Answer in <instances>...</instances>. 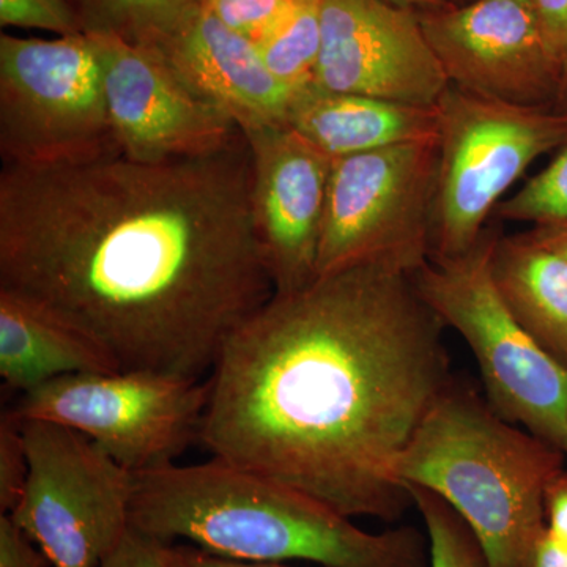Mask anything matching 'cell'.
<instances>
[{
	"label": "cell",
	"instance_id": "4316f807",
	"mask_svg": "<svg viewBox=\"0 0 567 567\" xmlns=\"http://www.w3.org/2000/svg\"><path fill=\"white\" fill-rule=\"evenodd\" d=\"M159 555H162L164 567H293L287 563L244 561V559L219 557L185 543H162Z\"/></svg>",
	"mask_w": 567,
	"mask_h": 567
},
{
	"label": "cell",
	"instance_id": "484cf974",
	"mask_svg": "<svg viewBox=\"0 0 567 567\" xmlns=\"http://www.w3.org/2000/svg\"><path fill=\"white\" fill-rule=\"evenodd\" d=\"M0 567H52L43 550L9 514L0 516Z\"/></svg>",
	"mask_w": 567,
	"mask_h": 567
},
{
	"label": "cell",
	"instance_id": "4fadbf2b",
	"mask_svg": "<svg viewBox=\"0 0 567 567\" xmlns=\"http://www.w3.org/2000/svg\"><path fill=\"white\" fill-rule=\"evenodd\" d=\"M93 39L112 130L126 158L162 163L210 155L240 136L237 123L197 96L156 52L110 37Z\"/></svg>",
	"mask_w": 567,
	"mask_h": 567
},
{
	"label": "cell",
	"instance_id": "e575fe53",
	"mask_svg": "<svg viewBox=\"0 0 567 567\" xmlns=\"http://www.w3.org/2000/svg\"><path fill=\"white\" fill-rule=\"evenodd\" d=\"M472 2H473V0H472Z\"/></svg>",
	"mask_w": 567,
	"mask_h": 567
},
{
	"label": "cell",
	"instance_id": "7402d4cb",
	"mask_svg": "<svg viewBox=\"0 0 567 567\" xmlns=\"http://www.w3.org/2000/svg\"><path fill=\"white\" fill-rule=\"evenodd\" d=\"M496 221L529 223L539 229H567V141L539 174L495 208Z\"/></svg>",
	"mask_w": 567,
	"mask_h": 567
},
{
	"label": "cell",
	"instance_id": "83f0119b",
	"mask_svg": "<svg viewBox=\"0 0 567 567\" xmlns=\"http://www.w3.org/2000/svg\"><path fill=\"white\" fill-rule=\"evenodd\" d=\"M159 547L158 540L130 528L102 567H164Z\"/></svg>",
	"mask_w": 567,
	"mask_h": 567
},
{
	"label": "cell",
	"instance_id": "44dd1931",
	"mask_svg": "<svg viewBox=\"0 0 567 567\" xmlns=\"http://www.w3.org/2000/svg\"><path fill=\"white\" fill-rule=\"evenodd\" d=\"M413 506L423 517L429 539V567H491L473 529L442 496L405 484Z\"/></svg>",
	"mask_w": 567,
	"mask_h": 567
},
{
	"label": "cell",
	"instance_id": "5bb4252c",
	"mask_svg": "<svg viewBox=\"0 0 567 567\" xmlns=\"http://www.w3.org/2000/svg\"><path fill=\"white\" fill-rule=\"evenodd\" d=\"M252 156L257 237L275 293L315 281L328 182V158L286 123L241 130Z\"/></svg>",
	"mask_w": 567,
	"mask_h": 567
},
{
	"label": "cell",
	"instance_id": "ffe728a7",
	"mask_svg": "<svg viewBox=\"0 0 567 567\" xmlns=\"http://www.w3.org/2000/svg\"><path fill=\"white\" fill-rule=\"evenodd\" d=\"M320 48L322 0H295L257 50L271 73L298 93L315 84Z\"/></svg>",
	"mask_w": 567,
	"mask_h": 567
},
{
	"label": "cell",
	"instance_id": "d6986e66",
	"mask_svg": "<svg viewBox=\"0 0 567 567\" xmlns=\"http://www.w3.org/2000/svg\"><path fill=\"white\" fill-rule=\"evenodd\" d=\"M84 33L158 47L204 10L205 0H76Z\"/></svg>",
	"mask_w": 567,
	"mask_h": 567
},
{
	"label": "cell",
	"instance_id": "5b68a950",
	"mask_svg": "<svg viewBox=\"0 0 567 567\" xmlns=\"http://www.w3.org/2000/svg\"><path fill=\"white\" fill-rule=\"evenodd\" d=\"M499 234L496 224L487 226L472 249L429 259L413 281L443 323L465 339L488 405L567 458V365L537 344L496 292L491 262Z\"/></svg>",
	"mask_w": 567,
	"mask_h": 567
},
{
	"label": "cell",
	"instance_id": "7c38bea8",
	"mask_svg": "<svg viewBox=\"0 0 567 567\" xmlns=\"http://www.w3.org/2000/svg\"><path fill=\"white\" fill-rule=\"evenodd\" d=\"M447 85L415 11L386 0H322L312 87L435 106Z\"/></svg>",
	"mask_w": 567,
	"mask_h": 567
},
{
	"label": "cell",
	"instance_id": "4dcf8cb0",
	"mask_svg": "<svg viewBox=\"0 0 567 567\" xmlns=\"http://www.w3.org/2000/svg\"><path fill=\"white\" fill-rule=\"evenodd\" d=\"M518 567H567V546L555 539L546 527L533 540Z\"/></svg>",
	"mask_w": 567,
	"mask_h": 567
},
{
	"label": "cell",
	"instance_id": "277c9868",
	"mask_svg": "<svg viewBox=\"0 0 567 567\" xmlns=\"http://www.w3.org/2000/svg\"><path fill=\"white\" fill-rule=\"evenodd\" d=\"M566 457L453 379L417 425L395 477L442 496L473 529L491 567H518L546 528L548 484Z\"/></svg>",
	"mask_w": 567,
	"mask_h": 567
},
{
	"label": "cell",
	"instance_id": "d4e9b609",
	"mask_svg": "<svg viewBox=\"0 0 567 567\" xmlns=\"http://www.w3.org/2000/svg\"><path fill=\"white\" fill-rule=\"evenodd\" d=\"M29 476L28 450L21 423L10 412L0 417V511L10 514L24 494Z\"/></svg>",
	"mask_w": 567,
	"mask_h": 567
},
{
	"label": "cell",
	"instance_id": "f546056e",
	"mask_svg": "<svg viewBox=\"0 0 567 567\" xmlns=\"http://www.w3.org/2000/svg\"><path fill=\"white\" fill-rule=\"evenodd\" d=\"M548 533L567 546V470L551 480L544 498Z\"/></svg>",
	"mask_w": 567,
	"mask_h": 567
},
{
	"label": "cell",
	"instance_id": "cb8c5ba5",
	"mask_svg": "<svg viewBox=\"0 0 567 567\" xmlns=\"http://www.w3.org/2000/svg\"><path fill=\"white\" fill-rule=\"evenodd\" d=\"M293 3L295 0H205L204 10L259 47Z\"/></svg>",
	"mask_w": 567,
	"mask_h": 567
},
{
	"label": "cell",
	"instance_id": "836d02e7",
	"mask_svg": "<svg viewBox=\"0 0 567 567\" xmlns=\"http://www.w3.org/2000/svg\"><path fill=\"white\" fill-rule=\"evenodd\" d=\"M555 110L565 112L567 114V65L565 73H563L561 91H559L557 106Z\"/></svg>",
	"mask_w": 567,
	"mask_h": 567
},
{
	"label": "cell",
	"instance_id": "e0dca14e",
	"mask_svg": "<svg viewBox=\"0 0 567 567\" xmlns=\"http://www.w3.org/2000/svg\"><path fill=\"white\" fill-rule=\"evenodd\" d=\"M121 369L102 347L47 309L0 290V377L29 393L51 380Z\"/></svg>",
	"mask_w": 567,
	"mask_h": 567
},
{
	"label": "cell",
	"instance_id": "6da1fadb",
	"mask_svg": "<svg viewBox=\"0 0 567 567\" xmlns=\"http://www.w3.org/2000/svg\"><path fill=\"white\" fill-rule=\"evenodd\" d=\"M245 133L210 155L3 164L0 290L87 336L121 371L210 375L275 295Z\"/></svg>",
	"mask_w": 567,
	"mask_h": 567
},
{
	"label": "cell",
	"instance_id": "ac0fdd59",
	"mask_svg": "<svg viewBox=\"0 0 567 567\" xmlns=\"http://www.w3.org/2000/svg\"><path fill=\"white\" fill-rule=\"evenodd\" d=\"M492 279L507 311L559 363L567 365V259L532 233L499 234Z\"/></svg>",
	"mask_w": 567,
	"mask_h": 567
},
{
	"label": "cell",
	"instance_id": "8fae6325",
	"mask_svg": "<svg viewBox=\"0 0 567 567\" xmlns=\"http://www.w3.org/2000/svg\"><path fill=\"white\" fill-rule=\"evenodd\" d=\"M417 20L454 87L516 106H557L563 69L532 0H473Z\"/></svg>",
	"mask_w": 567,
	"mask_h": 567
},
{
	"label": "cell",
	"instance_id": "7a4b0ae2",
	"mask_svg": "<svg viewBox=\"0 0 567 567\" xmlns=\"http://www.w3.org/2000/svg\"><path fill=\"white\" fill-rule=\"evenodd\" d=\"M445 327L383 264L275 293L223 347L200 442L342 516L399 520L413 502L395 465L453 380Z\"/></svg>",
	"mask_w": 567,
	"mask_h": 567
},
{
	"label": "cell",
	"instance_id": "2e32d148",
	"mask_svg": "<svg viewBox=\"0 0 567 567\" xmlns=\"http://www.w3.org/2000/svg\"><path fill=\"white\" fill-rule=\"evenodd\" d=\"M287 125L338 159L439 136L436 106H417L309 87L298 92Z\"/></svg>",
	"mask_w": 567,
	"mask_h": 567
},
{
	"label": "cell",
	"instance_id": "ba28073f",
	"mask_svg": "<svg viewBox=\"0 0 567 567\" xmlns=\"http://www.w3.org/2000/svg\"><path fill=\"white\" fill-rule=\"evenodd\" d=\"M208 394V379L153 371L85 372L22 394L9 412L18 421L74 429L137 475L174 465L200 442Z\"/></svg>",
	"mask_w": 567,
	"mask_h": 567
},
{
	"label": "cell",
	"instance_id": "30bf717a",
	"mask_svg": "<svg viewBox=\"0 0 567 567\" xmlns=\"http://www.w3.org/2000/svg\"><path fill=\"white\" fill-rule=\"evenodd\" d=\"M20 423L29 476L9 516L52 567H102L132 528L133 473L74 429Z\"/></svg>",
	"mask_w": 567,
	"mask_h": 567
},
{
	"label": "cell",
	"instance_id": "9a60e30c",
	"mask_svg": "<svg viewBox=\"0 0 567 567\" xmlns=\"http://www.w3.org/2000/svg\"><path fill=\"white\" fill-rule=\"evenodd\" d=\"M151 51L238 128L287 125L297 92L271 73L256 44L208 11H200Z\"/></svg>",
	"mask_w": 567,
	"mask_h": 567
},
{
	"label": "cell",
	"instance_id": "3957f363",
	"mask_svg": "<svg viewBox=\"0 0 567 567\" xmlns=\"http://www.w3.org/2000/svg\"><path fill=\"white\" fill-rule=\"evenodd\" d=\"M132 528L244 561L429 567L420 529L364 532L315 496L216 457L134 475Z\"/></svg>",
	"mask_w": 567,
	"mask_h": 567
},
{
	"label": "cell",
	"instance_id": "d6a6232c",
	"mask_svg": "<svg viewBox=\"0 0 567 567\" xmlns=\"http://www.w3.org/2000/svg\"><path fill=\"white\" fill-rule=\"evenodd\" d=\"M394 6L415 11V13H425V11H435L446 9L453 6L450 0H386Z\"/></svg>",
	"mask_w": 567,
	"mask_h": 567
},
{
	"label": "cell",
	"instance_id": "9c48e42d",
	"mask_svg": "<svg viewBox=\"0 0 567 567\" xmlns=\"http://www.w3.org/2000/svg\"><path fill=\"white\" fill-rule=\"evenodd\" d=\"M436 140L333 159L317 276L358 264L415 274L431 259Z\"/></svg>",
	"mask_w": 567,
	"mask_h": 567
},
{
	"label": "cell",
	"instance_id": "1f68e13d",
	"mask_svg": "<svg viewBox=\"0 0 567 567\" xmlns=\"http://www.w3.org/2000/svg\"><path fill=\"white\" fill-rule=\"evenodd\" d=\"M529 233L535 235L537 240L543 241L548 248L561 254L567 259V229H539V227H533Z\"/></svg>",
	"mask_w": 567,
	"mask_h": 567
},
{
	"label": "cell",
	"instance_id": "8992f818",
	"mask_svg": "<svg viewBox=\"0 0 567 567\" xmlns=\"http://www.w3.org/2000/svg\"><path fill=\"white\" fill-rule=\"evenodd\" d=\"M439 111L431 259L472 249L495 208L539 156L567 141V114L516 106L447 85Z\"/></svg>",
	"mask_w": 567,
	"mask_h": 567
},
{
	"label": "cell",
	"instance_id": "52a82bcc",
	"mask_svg": "<svg viewBox=\"0 0 567 567\" xmlns=\"http://www.w3.org/2000/svg\"><path fill=\"white\" fill-rule=\"evenodd\" d=\"M0 153L3 164L29 167L122 155L92 35H0Z\"/></svg>",
	"mask_w": 567,
	"mask_h": 567
},
{
	"label": "cell",
	"instance_id": "603a6c76",
	"mask_svg": "<svg viewBox=\"0 0 567 567\" xmlns=\"http://www.w3.org/2000/svg\"><path fill=\"white\" fill-rule=\"evenodd\" d=\"M0 24L59 37L84 33L76 0H0Z\"/></svg>",
	"mask_w": 567,
	"mask_h": 567
},
{
	"label": "cell",
	"instance_id": "f1b7e54d",
	"mask_svg": "<svg viewBox=\"0 0 567 567\" xmlns=\"http://www.w3.org/2000/svg\"><path fill=\"white\" fill-rule=\"evenodd\" d=\"M546 33L550 50L561 65L563 73L567 65V0H532Z\"/></svg>",
	"mask_w": 567,
	"mask_h": 567
}]
</instances>
